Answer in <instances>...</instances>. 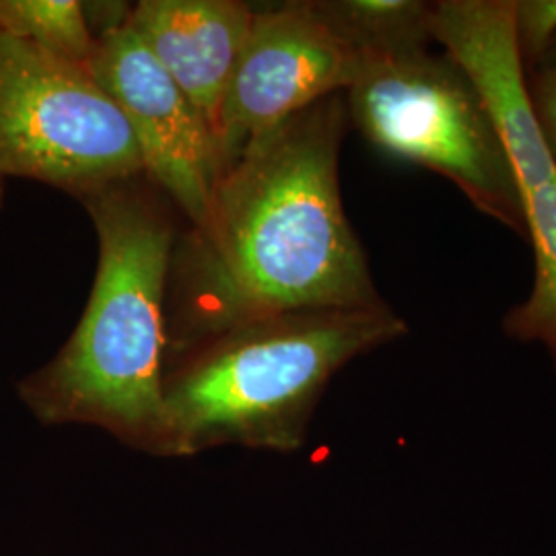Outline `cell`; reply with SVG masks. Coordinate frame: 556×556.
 Instances as JSON below:
<instances>
[{
  "mask_svg": "<svg viewBox=\"0 0 556 556\" xmlns=\"http://www.w3.org/2000/svg\"><path fill=\"white\" fill-rule=\"evenodd\" d=\"M538 68H551V71H556V40L555 43H553V48H551V52L546 54V59L542 60V64H540Z\"/></svg>",
  "mask_w": 556,
  "mask_h": 556,
  "instance_id": "obj_14",
  "label": "cell"
},
{
  "mask_svg": "<svg viewBox=\"0 0 556 556\" xmlns=\"http://www.w3.org/2000/svg\"><path fill=\"white\" fill-rule=\"evenodd\" d=\"M0 174L79 200L144 176L128 122L91 73L4 31Z\"/></svg>",
  "mask_w": 556,
  "mask_h": 556,
  "instance_id": "obj_5",
  "label": "cell"
},
{
  "mask_svg": "<svg viewBox=\"0 0 556 556\" xmlns=\"http://www.w3.org/2000/svg\"><path fill=\"white\" fill-rule=\"evenodd\" d=\"M365 56L319 15L314 0L256 11L220 108L223 174L245 142L319 100L346 93Z\"/></svg>",
  "mask_w": 556,
  "mask_h": 556,
  "instance_id": "obj_7",
  "label": "cell"
},
{
  "mask_svg": "<svg viewBox=\"0 0 556 556\" xmlns=\"http://www.w3.org/2000/svg\"><path fill=\"white\" fill-rule=\"evenodd\" d=\"M100 239L79 326L54 358L17 383L41 425H93L165 456L163 369L176 225L144 176L80 200Z\"/></svg>",
  "mask_w": 556,
  "mask_h": 556,
  "instance_id": "obj_2",
  "label": "cell"
},
{
  "mask_svg": "<svg viewBox=\"0 0 556 556\" xmlns=\"http://www.w3.org/2000/svg\"><path fill=\"white\" fill-rule=\"evenodd\" d=\"M254 13L238 0H142L130 9L128 25L199 108L215 142Z\"/></svg>",
  "mask_w": 556,
  "mask_h": 556,
  "instance_id": "obj_9",
  "label": "cell"
},
{
  "mask_svg": "<svg viewBox=\"0 0 556 556\" xmlns=\"http://www.w3.org/2000/svg\"><path fill=\"white\" fill-rule=\"evenodd\" d=\"M528 96L540 132L556 163V71L536 68L534 77L528 79Z\"/></svg>",
  "mask_w": 556,
  "mask_h": 556,
  "instance_id": "obj_13",
  "label": "cell"
},
{
  "mask_svg": "<svg viewBox=\"0 0 556 556\" xmlns=\"http://www.w3.org/2000/svg\"><path fill=\"white\" fill-rule=\"evenodd\" d=\"M408 332L383 303L252 319L165 361V456L220 445L298 452L328 381Z\"/></svg>",
  "mask_w": 556,
  "mask_h": 556,
  "instance_id": "obj_3",
  "label": "cell"
},
{
  "mask_svg": "<svg viewBox=\"0 0 556 556\" xmlns=\"http://www.w3.org/2000/svg\"><path fill=\"white\" fill-rule=\"evenodd\" d=\"M433 40L477 83L514 165L536 278L514 307L507 337L542 344L556 369V163L540 132L523 62L517 52L511 0H441L431 11Z\"/></svg>",
  "mask_w": 556,
  "mask_h": 556,
  "instance_id": "obj_6",
  "label": "cell"
},
{
  "mask_svg": "<svg viewBox=\"0 0 556 556\" xmlns=\"http://www.w3.org/2000/svg\"><path fill=\"white\" fill-rule=\"evenodd\" d=\"M319 15L367 59L429 48L433 2L314 0Z\"/></svg>",
  "mask_w": 556,
  "mask_h": 556,
  "instance_id": "obj_10",
  "label": "cell"
},
{
  "mask_svg": "<svg viewBox=\"0 0 556 556\" xmlns=\"http://www.w3.org/2000/svg\"><path fill=\"white\" fill-rule=\"evenodd\" d=\"M346 124L334 93L245 142L211 223L176 243L165 361L252 319L386 303L340 197Z\"/></svg>",
  "mask_w": 556,
  "mask_h": 556,
  "instance_id": "obj_1",
  "label": "cell"
},
{
  "mask_svg": "<svg viewBox=\"0 0 556 556\" xmlns=\"http://www.w3.org/2000/svg\"><path fill=\"white\" fill-rule=\"evenodd\" d=\"M349 119L394 160L454 181L486 217L526 236L514 165L477 83L429 48L365 60Z\"/></svg>",
  "mask_w": 556,
  "mask_h": 556,
  "instance_id": "obj_4",
  "label": "cell"
},
{
  "mask_svg": "<svg viewBox=\"0 0 556 556\" xmlns=\"http://www.w3.org/2000/svg\"><path fill=\"white\" fill-rule=\"evenodd\" d=\"M2 199H4V176L0 174V206H2Z\"/></svg>",
  "mask_w": 556,
  "mask_h": 556,
  "instance_id": "obj_15",
  "label": "cell"
},
{
  "mask_svg": "<svg viewBox=\"0 0 556 556\" xmlns=\"http://www.w3.org/2000/svg\"><path fill=\"white\" fill-rule=\"evenodd\" d=\"M89 73L128 122L147 181L178 206L192 229H204L223 163L199 108L128 23L96 38Z\"/></svg>",
  "mask_w": 556,
  "mask_h": 556,
  "instance_id": "obj_8",
  "label": "cell"
},
{
  "mask_svg": "<svg viewBox=\"0 0 556 556\" xmlns=\"http://www.w3.org/2000/svg\"><path fill=\"white\" fill-rule=\"evenodd\" d=\"M0 31L85 71L96 56V36L79 0H0Z\"/></svg>",
  "mask_w": 556,
  "mask_h": 556,
  "instance_id": "obj_11",
  "label": "cell"
},
{
  "mask_svg": "<svg viewBox=\"0 0 556 556\" xmlns=\"http://www.w3.org/2000/svg\"><path fill=\"white\" fill-rule=\"evenodd\" d=\"M517 52L523 64L540 66L556 40V0H511Z\"/></svg>",
  "mask_w": 556,
  "mask_h": 556,
  "instance_id": "obj_12",
  "label": "cell"
}]
</instances>
